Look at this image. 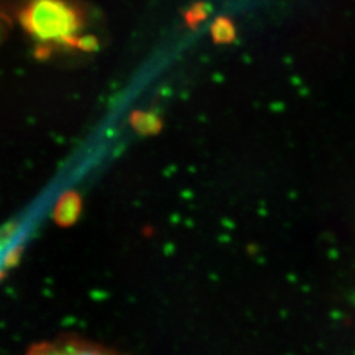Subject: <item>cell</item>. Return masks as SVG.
Wrapping results in <instances>:
<instances>
[{"label": "cell", "mask_w": 355, "mask_h": 355, "mask_svg": "<svg viewBox=\"0 0 355 355\" xmlns=\"http://www.w3.org/2000/svg\"><path fill=\"white\" fill-rule=\"evenodd\" d=\"M17 20L31 37L60 45L78 36L85 24L83 13L69 0H28Z\"/></svg>", "instance_id": "obj_1"}, {"label": "cell", "mask_w": 355, "mask_h": 355, "mask_svg": "<svg viewBox=\"0 0 355 355\" xmlns=\"http://www.w3.org/2000/svg\"><path fill=\"white\" fill-rule=\"evenodd\" d=\"M26 355H124L103 345L76 337H61L33 345Z\"/></svg>", "instance_id": "obj_2"}, {"label": "cell", "mask_w": 355, "mask_h": 355, "mask_svg": "<svg viewBox=\"0 0 355 355\" xmlns=\"http://www.w3.org/2000/svg\"><path fill=\"white\" fill-rule=\"evenodd\" d=\"M82 212V196L74 190L64 192L53 211V220L61 228L73 227Z\"/></svg>", "instance_id": "obj_3"}, {"label": "cell", "mask_w": 355, "mask_h": 355, "mask_svg": "<svg viewBox=\"0 0 355 355\" xmlns=\"http://www.w3.org/2000/svg\"><path fill=\"white\" fill-rule=\"evenodd\" d=\"M129 124L141 136H157L164 128V121L158 114L140 110L130 114Z\"/></svg>", "instance_id": "obj_4"}, {"label": "cell", "mask_w": 355, "mask_h": 355, "mask_svg": "<svg viewBox=\"0 0 355 355\" xmlns=\"http://www.w3.org/2000/svg\"><path fill=\"white\" fill-rule=\"evenodd\" d=\"M236 26L227 16H218L211 26V37L216 45H229L236 40Z\"/></svg>", "instance_id": "obj_5"}, {"label": "cell", "mask_w": 355, "mask_h": 355, "mask_svg": "<svg viewBox=\"0 0 355 355\" xmlns=\"http://www.w3.org/2000/svg\"><path fill=\"white\" fill-rule=\"evenodd\" d=\"M209 12H211V7L208 4H205L203 1L195 3L183 15L184 23L190 29H196V26L203 23L204 20L208 17Z\"/></svg>", "instance_id": "obj_6"}, {"label": "cell", "mask_w": 355, "mask_h": 355, "mask_svg": "<svg viewBox=\"0 0 355 355\" xmlns=\"http://www.w3.org/2000/svg\"><path fill=\"white\" fill-rule=\"evenodd\" d=\"M62 46L73 48V49H78V51H85V53H94L99 49V40L92 35L73 36V37L67 38Z\"/></svg>", "instance_id": "obj_7"}]
</instances>
